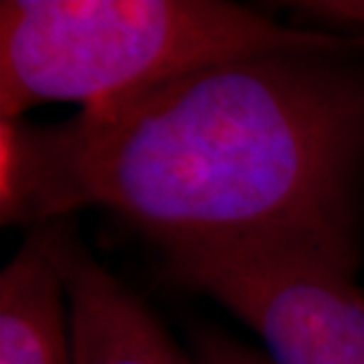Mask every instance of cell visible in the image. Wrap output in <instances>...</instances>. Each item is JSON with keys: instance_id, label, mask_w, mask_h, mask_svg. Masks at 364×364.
<instances>
[{"instance_id": "obj_5", "label": "cell", "mask_w": 364, "mask_h": 364, "mask_svg": "<svg viewBox=\"0 0 364 364\" xmlns=\"http://www.w3.org/2000/svg\"><path fill=\"white\" fill-rule=\"evenodd\" d=\"M0 364H74L55 223L28 232L0 274Z\"/></svg>"}, {"instance_id": "obj_7", "label": "cell", "mask_w": 364, "mask_h": 364, "mask_svg": "<svg viewBox=\"0 0 364 364\" xmlns=\"http://www.w3.org/2000/svg\"><path fill=\"white\" fill-rule=\"evenodd\" d=\"M294 7L326 24L364 31V0H308V3H296Z\"/></svg>"}, {"instance_id": "obj_4", "label": "cell", "mask_w": 364, "mask_h": 364, "mask_svg": "<svg viewBox=\"0 0 364 364\" xmlns=\"http://www.w3.org/2000/svg\"><path fill=\"white\" fill-rule=\"evenodd\" d=\"M55 246L69 298L74 364H196L64 220H55Z\"/></svg>"}, {"instance_id": "obj_6", "label": "cell", "mask_w": 364, "mask_h": 364, "mask_svg": "<svg viewBox=\"0 0 364 364\" xmlns=\"http://www.w3.org/2000/svg\"><path fill=\"white\" fill-rule=\"evenodd\" d=\"M192 350L196 364H272L267 355L251 350L237 338L208 326L192 331Z\"/></svg>"}, {"instance_id": "obj_3", "label": "cell", "mask_w": 364, "mask_h": 364, "mask_svg": "<svg viewBox=\"0 0 364 364\" xmlns=\"http://www.w3.org/2000/svg\"><path fill=\"white\" fill-rule=\"evenodd\" d=\"M164 270L263 338L272 364H364L355 237L164 244Z\"/></svg>"}, {"instance_id": "obj_2", "label": "cell", "mask_w": 364, "mask_h": 364, "mask_svg": "<svg viewBox=\"0 0 364 364\" xmlns=\"http://www.w3.org/2000/svg\"><path fill=\"white\" fill-rule=\"evenodd\" d=\"M364 36L279 24L223 0H3L0 119L95 107L260 55H353Z\"/></svg>"}, {"instance_id": "obj_1", "label": "cell", "mask_w": 364, "mask_h": 364, "mask_svg": "<svg viewBox=\"0 0 364 364\" xmlns=\"http://www.w3.org/2000/svg\"><path fill=\"white\" fill-rule=\"evenodd\" d=\"M364 71L282 53L206 67L57 126L0 119V220L107 208L159 246L355 237Z\"/></svg>"}]
</instances>
